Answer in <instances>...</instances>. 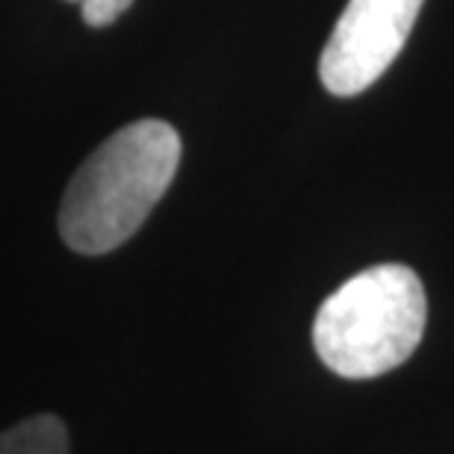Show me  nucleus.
Masks as SVG:
<instances>
[{"instance_id": "obj_4", "label": "nucleus", "mask_w": 454, "mask_h": 454, "mask_svg": "<svg viewBox=\"0 0 454 454\" xmlns=\"http://www.w3.org/2000/svg\"><path fill=\"white\" fill-rule=\"evenodd\" d=\"M0 454H68V431L51 413L30 416L0 434Z\"/></svg>"}, {"instance_id": "obj_2", "label": "nucleus", "mask_w": 454, "mask_h": 454, "mask_svg": "<svg viewBox=\"0 0 454 454\" xmlns=\"http://www.w3.org/2000/svg\"><path fill=\"white\" fill-rule=\"evenodd\" d=\"M425 319L428 304L416 271L384 262L354 275L325 298L316 313L313 345L337 375L378 378L416 351Z\"/></svg>"}, {"instance_id": "obj_1", "label": "nucleus", "mask_w": 454, "mask_h": 454, "mask_svg": "<svg viewBox=\"0 0 454 454\" xmlns=\"http://www.w3.org/2000/svg\"><path fill=\"white\" fill-rule=\"evenodd\" d=\"M180 166V136L160 118L113 133L71 177L59 204V236L77 254L124 245L166 195Z\"/></svg>"}, {"instance_id": "obj_5", "label": "nucleus", "mask_w": 454, "mask_h": 454, "mask_svg": "<svg viewBox=\"0 0 454 454\" xmlns=\"http://www.w3.org/2000/svg\"><path fill=\"white\" fill-rule=\"evenodd\" d=\"M83 9V21L89 27H106L130 9L133 0H74Z\"/></svg>"}, {"instance_id": "obj_3", "label": "nucleus", "mask_w": 454, "mask_h": 454, "mask_svg": "<svg viewBox=\"0 0 454 454\" xmlns=\"http://www.w3.org/2000/svg\"><path fill=\"white\" fill-rule=\"evenodd\" d=\"M422 0H348L319 59V77L340 98L360 95L402 53Z\"/></svg>"}]
</instances>
